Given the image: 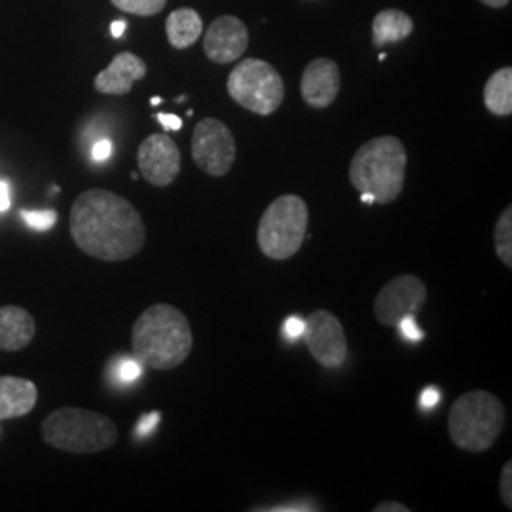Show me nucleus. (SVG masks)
I'll use <instances>...</instances> for the list:
<instances>
[{"label":"nucleus","mask_w":512,"mask_h":512,"mask_svg":"<svg viewBox=\"0 0 512 512\" xmlns=\"http://www.w3.org/2000/svg\"><path fill=\"white\" fill-rule=\"evenodd\" d=\"M118 10L133 14V16H156L160 14L167 4V0H110Z\"/></svg>","instance_id":"21"},{"label":"nucleus","mask_w":512,"mask_h":512,"mask_svg":"<svg viewBox=\"0 0 512 512\" xmlns=\"http://www.w3.org/2000/svg\"><path fill=\"white\" fill-rule=\"evenodd\" d=\"M427 294V285L418 275H397L385 283L374 300L376 319L384 327H397L403 317L420 310Z\"/></svg>","instance_id":"10"},{"label":"nucleus","mask_w":512,"mask_h":512,"mask_svg":"<svg viewBox=\"0 0 512 512\" xmlns=\"http://www.w3.org/2000/svg\"><path fill=\"white\" fill-rule=\"evenodd\" d=\"M440 393L437 387H427L423 393H421V406H425V408H431V406H435V404L439 403Z\"/></svg>","instance_id":"30"},{"label":"nucleus","mask_w":512,"mask_h":512,"mask_svg":"<svg viewBox=\"0 0 512 512\" xmlns=\"http://www.w3.org/2000/svg\"><path fill=\"white\" fill-rule=\"evenodd\" d=\"M249 48V31L236 16H219L203 35V52L209 61L226 65L238 61Z\"/></svg>","instance_id":"12"},{"label":"nucleus","mask_w":512,"mask_h":512,"mask_svg":"<svg viewBox=\"0 0 512 512\" xmlns=\"http://www.w3.org/2000/svg\"><path fill=\"white\" fill-rule=\"evenodd\" d=\"M147 63L139 55L122 52L110 61L105 71L95 76L93 88L105 95H126L133 84L147 76Z\"/></svg>","instance_id":"14"},{"label":"nucleus","mask_w":512,"mask_h":512,"mask_svg":"<svg viewBox=\"0 0 512 512\" xmlns=\"http://www.w3.org/2000/svg\"><path fill=\"white\" fill-rule=\"evenodd\" d=\"M412 31H414V21L406 12L397 8H387L378 12L372 21V42L378 48L399 44L410 37Z\"/></svg>","instance_id":"17"},{"label":"nucleus","mask_w":512,"mask_h":512,"mask_svg":"<svg viewBox=\"0 0 512 512\" xmlns=\"http://www.w3.org/2000/svg\"><path fill=\"white\" fill-rule=\"evenodd\" d=\"M181 162V150L177 143L162 133L148 135L137 152L141 175L147 183L158 188L169 186L179 177Z\"/></svg>","instance_id":"11"},{"label":"nucleus","mask_w":512,"mask_h":512,"mask_svg":"<svg viewBox=\"0 0 512 512\" xmlns=\"http://www.w3.org/2000/svg\"><path fill=\"white\" fill-rule=\"evenodd\" d=\"M310 211L300 196L285 194L266 207L258 222V247L272 260L293 258L308 236Z\"/></svg>","instance_id":"6"},{"label":"nucleus","mask_w":512,"mask_h":512,"mask_svg":"<svg viewBox=\"0 0 512 512\" xmlns=\"http://www.w3.org/2000/svg\"><path fill=\"white\" fill-rule=\"evenodd\" d=\"M126 27H128V23L126 21H114L112 25H110V33H112V37L120 38L124 35V31H126Z\"/></svg>","instance_id":"33"},{"label":"nucleus","mask_w":512,"mask_h":512,"mask_svg":"<svg viewBox=\"0 0 512 512\" xmlns=\"http://www.w3.org/2000/svg\"><path fill=\"white\" fill-rule=\"evenodd\" d=\"M374 512H410V507L399 501H384L378 507H374Z\"/></svg>","instance_id":"31"},{"label":"nucleus","mask_w":512,"mask_h":512,"mask_svg":"<svg viewBox=\"0 0 512 512\" xmlns=\"http://www.w3.org/2000/svg\"><path fill=\"white\" fill-rule=\"evenodd\" d=\"M395 329H399V332L403 334V338H406V340H421V338H423V332L418 329L414 315H406V317H403L401 323H399Z\"/></svg>","instance_id":"24"},{"label":"nucleus","mask_w":512,"mask_h":512,"mask_svg":"<svg viewBox=\"0 0 512 512\" xmlns=\"http://www.w3.org/2000/svg\"><path fill=\"white\" fill-rule=\"evenodd\" d=\"M203 33V19L194 8H179L165 21V35L173 48L186 50L194 46Z\"/></svg>","instance_id":"18"},{"label":"nucleus","mask_w":512,"mask_h":512,"mask_svg":"<svg viewBox=\"0 0 512 512\" xmlns=\"http://www.w3.org/2000/svg\"><path fill=\"white\" fill-rule=\"evenodd\" d=\"M150 103H152V105H160V103H162V99H160V97H154Z\"/></svg>","instance_id":"35"},{"label":"nucleus","mask_w":512,"mask_h":512,"mask_svg":"<svg viewBox=\"0 0 512 512\" xmlns=\"http://www.w3.org/2000/svg\"><path fill=\"white\" fill-rule=\"evenodd\" d=\"M228 95L239 107L255 112L258 116H270L277 112L285 99V84L281 74L268 61L243 59L232 69L226 82Z\"/></svg>","instance_id":"7"},{"label":"nucleus","mask_w":512,"mask_h":512,"mask_svg":"<svg viewBox=\"0 0 512 512\" xmlns=\"http://www.w3.org/2000/svg\"><path fill=\"white\" fill-rule=\"evenodd\" d=\"M306 344L323 368H340L348 359V338L340 319L329 310H315L304 321Z\"/></svg>","instance_id":"9"},{"label":"nucleus","mask_w":512,"mask_h":512,"mask_svg":"<svg viewBox=\"0 0 512 512\" xmlns=\"http://www.w3.org/2000/svg\"><path fill=\"white\" fill-rule=\"evenodd\" d=\"M10 188L4 181H0V211H8L10 209Z\"/></svg>","instance_id":"32"},{"label":"nucleus","mask_w":512,"mask_h":512,"mask_svg":"<svg viewBox=\"0 0 512 512\" xmlns=\"http://www.w3.org/2000/svg\"><path fill=\"white\" fill-rule=\"evenodd\" d=\"M300 93L311 109H329L340 93V69L329 57H317L302 73Z\"/></svg>","instance_id":"13"},{"label":"nucleus","mask_w":512,"mask_h":512,"mask_svg":"<svg viewBox=\"0 0 512 512\" xmlns=\"http://www.w3.org/2000/svg\"><path fill=\"white\" fill-rule=\"evenodd\" d=\"M499 492H501V501L503 505L511 511L512 509V461H507L501 476H499Z\"/></svg>","instance_id":"23"},{"label":"nucleus","mask_w":512,"mask_h":512,"mask_svg":"<svg viewBox=\"0 0 512 512\" xmlns=\"http://www.w3.org/2000/svg\"><path fill=\"white\" fill-rule=\"evenodd\" d=\"M484 105L495 116L512 114V69L503 67L495 71L484 86Z\"/></svg>","instance_id":"19"},{"label":"nucleus","mask_w":512,"mask_h":512,"mask_svg":"<svg viewBox=\"0 0 512 512\" xmlns=\"http://www.w3.org/2000/svg\"><path fill=\"white\" fill-rule=\"evenodd\" d=\"M37 385L18 376H0V421L29 414L37 404Z\"/></svg>","instance_id":"15"},{"label":"nucleus","mask_w":512,"mask_h":512,"mask_svg":"<svg viewBox=\"0 0 512 512\" xmlns=\"http://www.w3.org/2000/svg\"><path fill=\"white\" fill-rule=\"evenodd\" d=\"M495 253L499 260L512 268V207L509 205L497 219L494 230Z\"/></svg>","instance_id":"20"},{"label":"nucleus","mask_w":512,"mask_h":512,"mask_svg":"<svg viewBox=\"0 0 512 512\" xmlns=\"http://www.w3.org/2000/svg\"><path fill=\"white\" fill-rule=\"evenodd\" d=\"M505 427V406L494 393L476 389L461 395L448 414V435L459 450H490Z\"/></svg>","instance_id":"4"},{"label":"nucleus","mask_w":512,"mask_h":512,"mask_svg":"<svg viewBox=\"0 0 512 512\" xmlns=\"http://www.w3.org/2000/svg\"><path fill=\"white\" fill-rule=\"evenodd\" d=\"M35 319L33 315L19 306L0 308V349L19 351L27 348L35 338Z\"/></svg>","instance_id":"16"},{"label":"nucleus","mask_w":512,"mask_h":512,"mask_svg":"<svg viewBox=\"0 0 512 512\" xmlns=\"http://www.w3.org/2000/svg\"><path fill=\"white\" fill-rule=\"evenodd\" d=\"M302 334H304V321H300L298 317L287 319V323H285V336H287L289 340H296V338H300Z\"/></svg>","instance_id":"28"},{"label":"nucleus","mask_w":512,"mask_h":512,"mask_svg":"<svg viewBox=\"0 0 512 512\" xmlns=\"http://www.w3.org/2000/svg\"><path fill=\"white\" fill-rule=\"evenodd\" d=\"M236 139L217 118H203L192 135V160L211 177H224L236 162Z\"/></svg>","instance_id":"8"},{"label":"nucleus","mask_w":512,"mask_h":512,"mask_svg":"<svg viewBox=\"0 0 512 512\" xmlns=\"http://www.w3.org/2000/svg\"><path fill=\"white\" fill-rule=\"evenodd\" d=\"M192 329L183 311L171 304H154L143 311L131 330L137 361L154 370L183 365L192 351Z\"/></svg>","instance_id":"2"},{"label":"nucleus","mask_w":512,"mask_h":512,"mask_svg":"<svg viewBox=\"0 0 512 512\" xmlns=\"http://www.w3.org/2000/svg\"><path fill=\"white\" fill-rule=\"evenodd\" d=\"M71 236L80 251L105 262L137 255L147 241L141 213L105 188L82 192L71 207Z\"/></svg>","instance_id":"1"},{"label":"nucleus","mask_w":512,"mask_h":512,"mask_svg":"<svg viewBox=\"0 0 512 512\" xmlns=\"http://www.w3.org/2000/svg\"><path fill=\"white\" fill-rule=\"evenodd\" d=\"M42 439L55 450L97 454L118 440V427L105 414L65 406L42 421Z\"/></svg>","instance_id":"5"},{"label":"nucleus","mask_w":512,"mask_h":512,"mask_svg":"<svg viewBox=\"0 0 512 512\" xmlns=\"http://www.w3.org/2000/svg\"><path fill=\"white\" fill-rule=\"evenodd\" d=\"M141 363L139 361H131V359H126V361H122V365H120V380H124V382H133V380H137L139 376H141Z\"/></svg>","instance_id":"25"},{"label":"nucleus","mask_w":512,"mask_h":512,"mask_svg":"<svg viewBox=\"0 0 512 512\" xmlns=\"http://www.w3.org/2000/svg\"><path fill=\"white\" fill-rule=\"evenodd\" d=\"M158 421H160V414L158 412H150L147 416H143L139 423H137V435L145 437L148 433H152L156 429Z\"/></svg>","instance_id":"26"},{"label":"nucleus","mask_w":512,"mask_h":512,"mask_svg":"<svg viewBox=\"0 0 512 512\" xmlns=\"http://www.w3.org/2000/svg\"><path fill=\"white\" fill-rule=\"evenodd\" d=\"M158 120H160V124L164 126L165 129H169V131H179V129L183 128V120L179 118V116H175V114H158L156 116Z\"/></svg>","instance_id":"29"},{"label":"nucleus","mask_w":512,"mask_h":512,"mask_svg":"<svg viewBox=\"0 0 512 512\" xmlns=\"http://www.w3.org/2000/svg\"><path fill=\"white\" fill-rule=\"evenodd\" d=\"M478 2H482L484 6H490V8H505L511 0H478Z\"/></svg>","instance_id":"34"},{"label":"nucleus","mask_w":512,"mask_h":512,"mask_svg":"<svg viewBox=\"0 0 512 512\" xmlns=\"http://www.w3.org/2000/svg\"><path fill=\"white\" fill-rule=\"evenodd\" d=\"M19 215L23 217V220H25L31 228L40 230V232L50 230L55 222H57V213H55V211H21Z\"/></svg>","instance_id":"22"},{"label":"nucleus","mask_w":512,"mask_h":512,"mask_svg":"<svg viewBox=\"0 0 512 512\" xmlns=\"http://www.w3.org/2000/svg\"><path fill=\"white\" fill-rule=\"evenodd\" d=\"M110 154H112V143L109 139H101L97 141L92 148V158L95 162H105L109 160Z\"/></svg>","instance_id":"27"},{"label":"nucleus","mask_w":512,"mask_h":512,"mask_svg":"<svg viewBox=\"0 0 512 512\" xmlns=\"http://www.w3.org/2000/svg\"><path fill=\"white\" fill-rule=\"evenodd\" d=\"M406 164L408 154L399 137H374L355 152L349 164V181L357 192L387 205L403 192Z\"/></svg>","instance_id":"3"}]
</instances>
